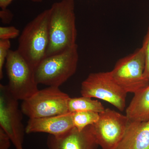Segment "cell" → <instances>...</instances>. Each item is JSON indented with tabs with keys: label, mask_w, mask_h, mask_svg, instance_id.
I'll return each mask as SVG.
<instances>
[{
	"label": "cell",
	"mask_w": 149,
	"mask_h": 149,
	"mask_svg": "<svg viewBox=\"0 0 149 149\" xmlns=\"http://www.w3.org/2000/svg\"><path fill=\"white\" fill-rule=\"evenodd\" d=\"M6 62L8 87L15 98L24 100L39 91L35 70L17 50L9 51Z\"/></svg>",
	"instance_id": "obj_5"
},
{
	"label": "cell",
	"mask_w": 149,
	"mask_h": 149,
	"mask_svg": "<svg viewBox=\"0 0 149 149\" xmlns=\"http://www.w3.org/2000/svg\"><path fill=\"white\" fill-rule=\"evenodd\" d=\"M49 32L47 57L77 45L74 0H62L52 5L50 8Z\"/></svg>",
	"instance_id": "obj_1"
},
{
	"label": "cell",
	"mask_w": 149,
	"mask_h": 149,
	"mask_svg": "<svg viewBox=\"0 0 149 149\" xmlns=\"http://www.w3.org/2000/svg\"><path fill=\"white\" fill-rule=\"evenodd\" d=\"M145 58L143 48L118 61L111 71L115 81L127 93L135 94L149 85L144 75Z\"/></svg>",
	"instance_id": "obj_6"
},
{
	"label": "cell",
	"mask_w": 149,
	"mask_h": 149,
	"mask_svg": "<svg viewBox=\"0 0 149 149\" xmlns=\"http://www.w3.org/2000/svg\"><path fill=\"white\" fill-rule=\"evenodd\" d=\"M14 0H0V7L2 10L7 9V8ZM35 2H41L42 0H32Z\"/></svg>",
	"instance_id": "obj_21"
},
{
	"label": "cell",
	"mask_w": 149,
	"mask_h": 149,
	"mask_svg": "<svg viewBox=\"0 0 149 149\" xmlns=\"http://www.w3.org/2000/svg\"><path fill=\"white\" fill-rule=\"evenodd\" d=\"M47 145L49 149H96L98 146L92 125L81 131L74 127L59 136L49 135Z\"/></svg>",
	"instance_id": "obj_10"
},
{
	"label": "cell",
	"mask_w": 149,
	"mask_h": 149,
	"mask_svg": "<svg viewBox=\"0 0 149 149\" xmlns=\"http://www.w3.org/2000/svg\"><path fill=\"white\" fill-rule=\"evenodd\" d=\"M70 98L59 87L49 86L22 101L20 109L29 118L65 114L69 112L68 105Z\"/></svg>",
	"instance_id": "obj_4"
},
{
	"label": "cell",
	"mask_w": 149,
	"mask_h": 149,
	"mask_svg": "<svg viewBox=\"0 0 149 149\" xmlns=\"http://www.w3.org/2000/svg\"><path fill=\"white\" fill-rule=\"evenodd\" d=\"M72 113L41 118H29L25 133H45L59 136L74 128Z\"/></svg>",
	"instance_id": "obj_11"
},
{
	"label": "cell",
	"mask_w": 149,
	"mask_h": 149,
	"mask_svg": "<svg viewBox=\"0 0 149 149\" xmlns=\"http://www.w3.org/2000/svg\"><path fill=\"white\" fill-rule=\"evenodd\" d=\"M10 138L2 128H0V149H9L10 146Z\"/></svg>",
	"instance_id": "obj_19"
},
{
	"label": "cell",
	"mask_w": 149,
	"mask_h": 149,
	"mask_svg": "<svg viewBox=\"0 0 149 149\" xmlns=\"http://www.w3.org/2000/svg\"><path fill=\"white\" fill-rule=\"evenodd\" d=\"M20 31L14 26L0 27V40H10L18 37Z\"/></svg>",
	"instance_id": "obj_17"
},
{
	"label": "cell",
	"mask_w": 149,
	"mask_h": 149,
	"mask_svg": "<svg viewBox=\"0 0 149 149\" xmlns=\"http://www.w3.org/2000/svg\"><path fill=\"white\" fill-rule=\"evenodd\" d=\"M72 114L74 127L79 131L95 124L100 118V113L93 111H76L72 113Z\"/></svg>",
	"instance_id": "obj_15"
},
{
	"label": "cell",
	"mask_w": 149,
	"mask_h": 149,
	"mask_svg": "<svg viewBox=\"0 0 149 149\" xmlns=\"http://www.w3.org/2000/svg\"><path fill=\"white\" fill-rule=\"evenodd\" d=\"M82 96L102 100L120 111L126 106L127 93L116 82L110 72H93L81 83Z\"/></svg>",
	"instance_id": "obj_7"
},
{
	"label": "cell",
	"mask_w": 149,
	"mask_h": 149,
	"mask_svg": "<svg viewBox=\"0 0 149 149\" xmlns=\"http://www.w3.org/2000/svg\"><path fill=\"white\" fill-rule=\"evenodd\" d=\"M77 45L46 57L35 69L37 84L59 87L75 73L79 60Z\"/></svg>",
	"instance_id": "obj_3"
},
{
	"label": "cell",
	"mask_w": 149,
	"mask_h": 149,
	"mask_svg": "<svg viewBox=\"0 0 149 149\" xmlns=\"http://www.w3.org/2000/svg\"><path fill=\"white\" fill-rule=\"evenodd\" d=\"M0 16L3 23L8 24L12 20V13L7 9L2 10L0 12Z\"/></svg>",
	"instance_id": "obj_20"
},
{
	"label": "cell",
	"mask_w": 149,
	"mask_h": 149,
	"mask_svg": "<svg viewBox=\"0 0 149 149\" xmlns=\"http://www.w3.org/2000/svg\"><path fill=\"white\" fill-rule=\"evenodd\" d=\"M18 101L7 85L0 84V128L8 135L15 149H23L25 129Z\"/></svg>",
	"instance_id": "obj_8"
},
{
	"label": "cell",
	"mask_w": 149,
	"mask_h": 149,
	"mask_svg": "<svg viewBox=\"0 0 149 149\" xmlns=\"http://www.w3.org/2000/svg\"><path fill=\"white\" fill-rule=\"evenodd\" d=\"M142 47L144 51L145 58L144 75L149 80V26L148 32L144 39Z\"/></svg>",
	"instance_id": "obj_18"
},
{
	"label": "cell",
	"mask_w": 149,
	"mask_h": 149,
	"mask_svg": "<svg viewBox=\"0 0 149 149\" xmlns=\"http://www.w3.org/2000/svg\"><path fill=\"white\" fill-rule=\"evenodd\" d=\"M116 149H149V120H129L124 136Z\"/></svg>",
	"instance_id": "obj_12"
},
{
	"label": "cell",
	"mask_w": 149,
	"mask_h": 149,
	"mask_svg": "<svg viewBox=\"0 0 149 149\" xmlns=\"http://www.w3.org/2000/svg\"><path fill=\"white\" fill-rule=\"evenodd\" d=\"M50 9L39 14L25 26L17 50L35 70L47 57L49 44Z\"/></svg>",
	"instance_id": "obj_2"
},
{
	"label": "cell",
	"mask_w": 149,
	"mask_h": 149,
	"mask_svg": "<svg viewBox=\"0 0 149 149\" xmlns=\"http://www.w3.org/2000/svg\"><path fill=\"white\" fill-rule=\"evenodd\" d=\"M68 106V111L71 113L91 111L100 113L105 110L100 102L83 96L79 97L70 98Z\"/></svg>",
	"instance_id": "obj_14"
},
{
	"label": "cell",
	"mask_w": 149,
	"mask_h": 149,
	"mask_svg": "<svg viewBox=\"0 0 149 149\" xmlns=\"http://www.w3.org/2000/svg\"><path fill=\"white\" fill-rule=\"evenodd\" d=\"M126 116L130 121L149 120V85L134 94L126 109Z\"/></svg>",
	"instance_id": "obj_13"
},
{
	"label": "cell",
	"mask_w": 149,
	"mask_h": 149,
	"mask_svg": "<svg viewBox=\"0 0 149 149\" xmlns=\"http://www.w3.org/2000/svg\"><path fill=\"white\" fill-rule=\"evenodd\" d=\"M11 43L10 40H0V79L3 77V68L6 62L9 51Z\"/></svg>",
	"instance_id": "obj_16"
},
{
	"label": "cell",
	"mask_w": 149,
	"mask_h": 149,
	"mask_svg": "<svg viewBox=\"0 0 149 149\" xmlns=\"http://www.w3.org/2000/svg\"><path fill=\"white\" fill-rule=\"evenodd\" d=\"M126 115L109 108L100 113L99 120L92 125L97 143L102 149H116L129 122Z\"/></svg>",
	"instance_id": "obj_9"
}]
</instances>
